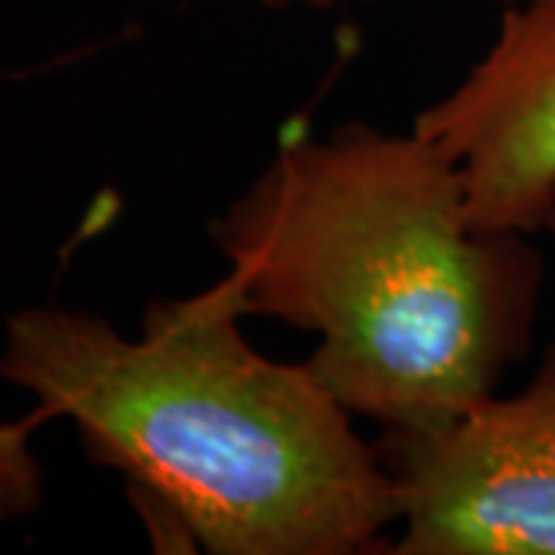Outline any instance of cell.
Wrapping results in <instances>:
<instances>
[{
	"label": "cell",
	"mask_w": 555,
	"mask_h": 555,
	"mask_svg": "<svg viewBox=\"0 0 555 555\" xmlns=\"http://www.w3.org/2000/svg\"><path fill=\"white\" fill-rule=\"evenodd\" d=\"M232 275L152 299L139 337L31 306L3 324L0 379L68 420L90 463L120 473L152 534L214 555L374 553L398 521L383 451L312 367L244 337Z\"/></svg>",
	"instance_id": "2"
},
{
	"label": "cell",
	"mask_w": 555,
	"mask_h": 555,
	"mask_svg": "<svg viewBox=\"0 0 555 555\" xmlns=\"http://www.w3.org/2000/svg\"><path fill=\"white\" fill-rule=\"evenodd\" d=\"M47 416L38 408L22 420L0 423V525L31 516L43 500V473L31 438Z\"/></svg>",
	"instance_id": "5"
},
{
	"label": "cell",
	"mask_w": 555,
	"mask_h": 555,
	"mask_svg": "<svg viewBox=\"0 0 555 555\" xmlns=\"http://www.w3.org/2000/svg\"><path fill=\"white\" fill-rule=\"evenodd\" d=\"M525 238L478 232L429 139L364 124H291L214 222L247 315L315 334L324 389L398 436L494 396L528 352L543 259Z\"/></svg>",
	"instance_id": "1"
},
{
	"label": "cell",
	"mask_w": 555,
	"mask_h": 555,
	"mask_svg": "<svg viewBox=\"0 0 555 555\" xmlns=\"http://www.w3.org/2000/svg\"><path fill=\"white\" fill-rule=\"evenodd\" d=\"M398 555H555V339L516 396L426 433H386Z\"/></svg>",
	"instance_id": "3"
},
{
	"label": "cell",
	"mask_w": 555,
	"mask_h": 555,
	"mask_svg": "<svg viewBox=\"0 0 555 555\" xmlns=\"http://www.w3.org/2000/svg\"><path fill=\"white\" fill-rule=\"evenodd\" d=\"M550 232H555V210H553V217H550V225H546Z\"/></svg>",
	"instance_id": "7"
},
{
	"label": "cell",
	"mask_w": 555,
	"mask_h": 555,
	"mask_svg": "<svg viewBox=\"0 0 555 555\" xmlns=\"http://www.w3.org/2000/svg\"><path fill=\"white\" fill-rule=\"evenodd\" d=\"M414 130L451 160L478 232L534 235L555 210V0L503 13L488 53Z\"/></svg>",
	"instance_id": "4"
},
{
	"label": "cell",
	"mask_w": 555,
	"mask_h": 555,
	"mask_svg": "<svg viewBox=\"0 0 555 555\" xmlns=\"http://www.w3.org/2000/svg\"><path fill=\"white\" fill-rule=\"evenodd\" d=\"M269 7H312V10H327V7H337L343 0H262Z\"/></svg>",
	"instance_id": "6"
}]
</instances>
